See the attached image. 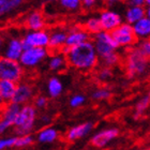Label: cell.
I'll use <instances>...</instances> for the list:
<instances>
[{
  "label": "cell",
  "instance_id": "39",
  "mask_svg": "<svg viewBox=\"0 0 150 150\" xmlns=\"http://www.w3.org/2000/svg\"><path fill=\"white\" fill-rule=\"evenodd\" d=\"M146 17H148V18L150 19V8L146 9Z\"/></svg>",
  "mask_w": 150,
  "mask_h": 150
},
{
  "label": "cell",
  "instance_id": "28",
  "mask_svg": "<svg viewBox=\"0 0 150 150\" xmlns=\"http://www.w3.org/2000/svg\"><path fill=\"white\" fill-rule=\"evenodd\" d=\"M59 4L62 9L67 11H76L81 6V2L79 0H60Z\"/></svg>",
  "mask_w": 150,
  "mask_h": 150
},
{
  "label": "cell",
  "instance_id": "33",
  "mask_svg": "<svg viewBox=\"0 0 150 150\" xmlns=\"http://www.w3.org/2000/svg\"><path fill=\"white\" fill-rule=\"evenodd\" d=\"M138 48L141 50L142 53L144 54V56L149 60L150 59V39L145 40V41H141V43L138 45Z\"/></svg>",
  "mask_w": 150,
  "mask_h": 150
},
{
  "label": "cell",
  "instance_id": "11",
  "mask_svg": "<svg viewBox=\"0 0 150 150\" xmlns=\"http://www.w3.org/2000/svg\"><path fill=\"white\" fill-rule=\"evenodd\" d=\"M99 19L101 22L103 31L110 32V33L114 30H116L123 23L120 14H118V13L112 11V10H103V11H101L100 15H99Z\"/></svg>",
  "mask_w": 150,
  "mask_h": 150
},
{
  "label": "cell",
  "instance_id": "24",
  "mask_svg": "<svg viewBox=\"0 0 150 150\" xmlns=\"http://www.w3.org/2000/svg\"><path fill=\"white\" fill-rule=\"evenodd\" d=\"M84 28L89 35H97L100 32L103 31L99 17H90V18H88L86 21V23H85Z\"/></svg>",
  "mask_w": 150,
  "mask_h": 150
},
{
  "label": "cell",
  "instance_id": "15",
  "mask_svg": "<svg viewBox=\"0 0 150 150\" xmlns=\"http://www.w3.org/2000/svg\"><path fill=\"white\" fill-rule=\"evenodd\" d=\"M89 33H88L85 28H73L70 32H68V38H67L66 46L68 47H74L77 46L79 44H83L85 42H88L89 40Z\"/></svg>",
  "mask_w": 150,
  "mask_h": 150
},
{
  "label": "cell",
  "instance_id": "16",
  "mask_svg": "<svg viewBox=\"0 0 150 150\" xmlns=\"http://www.w3.org/2000/svg\"><path fill=\"white\" fill-rule=\"evenodd\" d=\"M92 128H93L92 122H84L81 125H74L67 132L66 137L69 142H74L78 138H83L89 134Z\"/></svg>",
  "mask_w": 150,
  "mask_h": 150
},
{
  "label": "cell",
  "instance_id": "29",
  "mask_svg": "<svg viewBox=\"0 0 150 150\" xmlns=\"http://www.w3.org/2000/svg\"><path fill=\"white\" fill-rule=\"evenodd\" d=\"M35 142V137L31 134L27 135H22L17 137V142H16V147L17 148H25L28 147Z\"/></svg>",
  "mask_w": 150,
  "mask_h": 150
},
{
  "label": "cell",
  "instance_id": "23",
  "mask_svg": "<svg viewBox=\"0 0 150 150\" xmlns=\"http://www.w3.org/2000/svg\"><path fill=\"white\" fill-rule=\"evenodd\" d=\"M63 91V85L56 76L50 77L47 81V93L52 98H58Z\"/></svg>",
  "mask_w": 150,
  "mask_h": 150
},
{
  "label": "cell",
  "instance_id": "8",
  "mask_svg": "<svg viewBox=\"0 0 150 150\" xmlns=\"http://www.w3.org/2000/svg\"><path fill=\"white\" fill-rule=\"evenodd\" d=\"M24 53L22 39L18 37H9L2 43L1 47V57L14 61H19Z\"/></svg>",
  "mask_w": 150,
  "mask_h": 150
},
{
  "label": "cell",
  "instance_id": "12",
  "mask_svg": "<svg viewBox=\"0 0 150 150\" xmlns=\"http://www.w3.org/2000/svg\"><path fill=\"white\" fill-rule=\"evenodd\" d=\"M119 135V130L116 128H107L101 130L91 137L90 143L97 148H104Z\"/></svg>",
  "mask_w": 150,
  "mask_h": 150
},
{
  "label": "cell",
  "instance_id": "2",
  "mask_svg": "<svg viewBox=\"0 0 150 150\" xmlns=\"http://www.w3.org/2000/svg\"><path fill=\"white\" fill-rule=\"evenodd\" d=\"M127 75L130 78H134L136 76L144 74L148 69V59L144 56L138 47H134L129 50L127 61Z\"/></svg>",
  "mask_w": 150,
  "mask_h": 150
},
{
  "label": "cell",
  "instance_id": "3",
  "mask_svg": "<svg viewBox=\"0 0 150 150\" xmlns=\"http://www.w3.org/2000/svg\"><path fill=\"white\" fill-rule=\"evenodd\" d=\"M35 121H37V108L35 105L27 104L22 106V110L19 112V115L16 119L15 125V132L19 136L22 135L30 134V132L35 129Z\"/></svg>",
  "mask_w": 150,
  "mask_h": 150
},
{
  "label": "cell",
  "instance_id": "13",
  "mask_svg": "<svg viewBox=\"0 0 150 150\" xmlns=\"http://www.w3.org/2000/svg\"><path fill=\"white\" fill-rule=\"evenodd\" d=\"M35 94V90L30 84L25 83V81H21L17 84V88L15 91V96L13 98V103L24 106L27 105L28 102L31 101V99L33 98Z\"/></svg>",
  "mask_w": 150,
  "mask_h": 150
},
{
  "label": "cell",
  "instance_id": "21",
  "mask_svg": "<svg viewBox=\"0 0 150 150\" xmlns=\"http://www.w3.org/2000/svg\"><path fill=\"white\" fill-rule=\"evenodd\" d=\"M133 29L137 40L145 41L150 39V19L148 17H145L134 24Z\"/></svg>",
  "mask_w": 150,
  "mask_h": 150
},
{
  "label": "cell",
  "instance_id": "9",
  "mask_svg": "<svg viewBox=\"0 0 150 150\" xmlns=\"http://www.w3.org/2000/svg\"><path fill=\"white\" fill-rule=\"evenodd\" d=\"M48 54V48H29L24 50L19 59V63L22 64L23 68L32 69L39 66L45 58H47Z\"/></svg>",
  "mask_w": 150,
  "mask_h": 150
},
{
  "label": "cell",
  "instance_id": "37",
  "mask_svg": "<svg viewBox=\"0 0 150 150\" xmlns=\"http://www.w3.org/2000/svg\"><path fill=\"white\" fill-rule=\"evenodd\" d=\"M39 120H40L41 125H48V123H50V121H52V118H50V116H48V115H42V116H40Z\"/></svg>",
  "mask_w": 150,
  "mask_h": 150
},
{
  "label": "cell",
  "instance_id": "17",
  "mask_svg": "<svg viewBox=\"0 0 150 150\" xmlns=\"http://www.w3.org/2000/svg\"><path fill=\"white\" fill-rule=\"evenodd\" d=\"M17 84L10 81H1L0 79V101L2 104H9L13 101L15 96Z\"/></svg>",
  "mask_w": 150,
  "mask_h": 150
},
{
  "label": "cell",
  "instance_id": "42",
  "mask_svg": "<svg viewBox=\"0 0 150 150\" xmlns=\"http://www.w3.org/2000/svg\"><path fill=\"white\" fill-rule=\"evenodd\" d=\"M148 96H149V98H150V91H149V93H148Z\"/></svg>",
  "mask_w": 150,
  "mask_h": 150
},
{
  "label": "cell",
  "instance_id": "40",
  "mask_svg": "<svg viewBox=\"0 0 150 150\" xmlns=\"http://www.w3.org/2000/svg\"><path fill=\"white\" fill-rule=\"evenodd\" d=\"M146 6L147 8H150V0H146Z\"/></svg>",
  "mask_w": 150,
  "mask_h": 150
},
{
  "label": "cell",
  "instance_id": "31",
  "mask_svg": "<svg viewBox=\"0 0 150 150\" xmlns=\"http://www.w3.org/2000/svg\"><path fill=\"white\" fill-rule=\"evenodd\" d=\"M16 136H9V137H3L0 139V150H6L9 148L16 147Z\"/></svg>",
  "mask_w": 150,
  "mask_h": 150
},
{
  "label": "cell",
  "instance_id": "20",
  "mask_svg": "<svg viewBox=\"0 0 150 150\" xmlns=\"http://www.w3.org/2000/svg\"><path fill=\"white\" fill-rule=\"evenodd\" d=\"M67 64H68L67 57L62 53H60V52L52 54L50 58H48V61H47L48 69L50 71H54V72H58V71L66 69Z\"/></svg>",
  "mask_w": 150,
  "mask_h": 150
},
{
  "label": "cell",
  "instance_id": "1",
  "mask_svg": "<svg viewBox=\"0 0 150 150\" xmlns=\"http://www.w3.org/2000/svg\"><path fill=\"white\" fill-rule=\"evenodd\" d=\"M66 57L68 64L79 71H89L93 69L100 60L92 41L71 47Z\"/></svg>",
  "mask_w": 150,
  "mask_h": 150
},
{
  "label": "cell",
  "instance_id": "26",
  "mask_svg": "<svg viewBox=\"0 0 150 150\" xmlns=\"http://www.w3.org/2000/svg\"><path fill=\"white\" fill-rule=\"evenodd\" d=\"M150 105V98L149 96H145L141 99V100L137 101V103L135 105V114H134V118L138 119L139 117H142V115L144 114L147 108Z\"/></svg>",
  "mask_w": 150,
  "mask_h": 150
},
{
  "label": "cell",
  "instance_id": "10",
  "mask_svg": "<svg viewBox=\"0 0 150 150\" xmlns=\"http://www.w3.org/2000/svg\"><path fill=\"white\" fill-rule=\"evenodd\" d=\"M21 110H22V106L13 102L4 105L1 114V120H0V133H4L11 128H14Z\"/></svg>",
  "mask_w": 150,
  "mask_h": 150
},
{
  "label": "cell",
  "instance_id": "19",
  "mask_svg": "<svg viewBox=\"0 0 150 150\" xmlns=\"http://www.w3.org/2000/svg\"><path fill=\"white\" fill-rule=\"evenodd\" d=\"M26 26L28 27L31 31H39V30H44L45 27V21L42 15V13L39 11H32L27 15L25 19Z\"/></svg>",
  "mask_w": 150,
  "mask_h": 150
},
{
  "label": "cell",
  "instance_id": "7",
  "mask_svg": "<svg viewBox=\"0 0 150 150\" xmlns=\"http://www.w3.org/2000/svg\"><path fill=\"white\" fill-rule=\"evenodd\" d=\"M112 35L114 38V40L116 41L118 47L133 46L137 41V38L134 33L133 26L125 22L122 23L116 30H114L112 32Z\"/></svg>",
  "mask_w": 150,
  "mask_h": 150
},
{
  "label": "cell",
  "instance_id": "25",
  "mask_svg": "<svg viewBox=\"0 0 150 150\" xmlns=\"http://www.w3.org/2000/svg\"><path fill=\"white\" fill-rule=\"evenodd\" d=\"M22 4L21 0H1L0 1V15H6L13 12Z\"/></svg>",
  "mask_w": 150,
  "mask_h": 150
},
{
  "label": "cell",
  "instance_id": "14",
  "mask_svg": "<svg viewBox=\"0 0 150 150\" xmlns=\"http://www.w3.org/2000/svg\"><path fill=\"white\" fill-rule=\"evenodd\" d=\"M67 33L63 29H54L50 33V44H48V50L53 53H58V50L61 52L67 43Z\"/></svg>",
  "mask_w": 150,
  "mask_h": 150
},
{
  "label": "cell",
  "instance_id": "35",
  "mask_svg": "<svg viewBox=\"0 0 150 150\" xmlns=\"http://www.w3.org/2000/svg\"><path fill=\"white\" fill-rule=\"evenodd\" d=\"M47 105V98L44 96H38L35 99V108H44Z\"/></svg>",
  "mask_w": 150,
  "mask_h": 150
},
{
  "label": "cell",
  "instance_id": "22",
  "mask_svg": "<svg viewBox=\"0 0 150 150\" xmlns=\"http://www.w3.org/2000/svg\"><path fill=\"white\" fill-rule=\"evenodd\" d=\"M58 131L56 129L45 127L37 133V141L41 144H52L58 139Z\"/></svg>",
  "mask_w": 150,
  "mask_h": 150
},
{
  "label": "cell",
  "instance_id": "18",
  "mask_svg": "<svg viewBox=\"0 0 150 150\" xmlns=\"http://www.w3.org/2000/svg\"><path fill=\"white\" fill-rule=\"evenodd\" d=\"M146 9L145 6H130L128 9L125 10V23H128L130 25H134L141 19L146 17Z\"/></svg>",
  "mask_w": 150,
  "mask_h": 150
},
{
  "label": "cell",
  "instance_id": "4",
  "mask_svg": "<svg viewBox=\"0 0 150 150\" xmlns=\"http://www.w3.org/2000/svg\"><path fill=\"white\" fill-rule=\"evenodd\" d=\"M24 75V68L19 61H14L6 58L0 59V79L1 81H10L18 84L22 81Z\"/></svg>",
  "mask_w": 150,
  "mask_h": 150
},
{
  "label": "cell",
  "instance_id": "38",
  "mask_svg": "<svg viewBox=\"0 0 150 150\" xmlns=\"http://www.w3.org/2000/svg\"><path fill=\"white\" fill-rule=\"evenodd\" d=\"M130 6H144L146 4V0H131L130 1Z\"/></svg>",
  "mask_w": 150,
  "mask_h": 150
},
{
  "label": "cell",
  "instance_id": "27",
  "mask_svg": "<svg viewBox=\"0 0 150 150\" xmlns=\"http://www.w3.org/2000/svg\"><path fill=\"white\" fill-rule=\"evenodd\" d=\"M112 96V92L108 88H98L91 93V99L94 101H105L110 99Z\"/></svg>",
  "mask_w": 150,
  "mask_h": 150
},
{
  "label": "cell",
  "instance_id": "6",
  "mask_svg": "<svg viewBox=\"0 0 150 150\" xmlns=\"http://www.w3.org/2000/svg\"><path fill=\"white\" fill-rule=\"evenodd\" d=\"M24 50L29 48H48L50 44V33L46 30L31 31L29 30L22 38Z\"/></svg>",
  "mask_w": 150,
  "mask_h": 150
},
{
  "label": "cell",
  "instance_id": "36",
  "mask_svg": "<svg viewBox=\"0 0 150 150\" xmlns=\"http://www.w3.org/2000/svg\"><path fill=\"white\" fill-rule=\"evenodd\" d=\"M96 4V1L94 0H84L81 1V6H84L85 9H91L92 6Z\"/></svg>",
  "mask_w": 150,
  "mask_h": 150
},
{
  "label": "cell",
  "instance_id": "34",
  "mask_svg": "<svg viewBox=\"0 0 150 150\" xmlns=\"http://www.w3.org/2000/svg\"><path fill=\"white\" fill-rule=\"evenodd\" d=\"M112 77V70L110 68H103L98 73V78L101 81H107Z\"/></svg>",
  "mask_w": 150,
  "mask_h": 150
},
{
  "label": "cell",
  "instance_id": "5",
  "mask_svg": "<svg viewBox=\"0 0 150 150\" xmlns=\"http://www.w3.org/2000/svg\"><path fill=\"white\" fill-rule=\"evenodd\" d=\"M92 42H93L97 54L100 59L107 56V55L116 53V50L118 48V45L116 43V41L114 40L110 32H100L99 35H94Z\"/></svg>",
  "mask_w": 150,
  "mask_h": 150
},
{
  "label": "cell",
  "instance_id": "30",
  "mask_svg": "<svg viewBox=\"0 0 150 150\" xmlns=\"http://www.w3.org/2000/svg\"><path fill=\"white\" fill-rule=\"evenodd\" d=\"M100 60L105 66V68H110V67L115 66V64H117L119 62V55L116 52V53H112L110 55H107V56L101 58Z\"/></svg>",
  "mask_w": 150,
  "mask_h": 150
},
{
  "label": "cell",
  "instance_id": "41",
  "mask_svg": "<svg viewBox=\"0 0 150 150\" xmlns=\"http://www.w3.org/2000/svg\"><path fill=\"white\" fill-rule=\"evenodd\" d=\"M144 150H150V148H147V149H144Z\"/></svg>",
  "mask_w": 150,
  "mask_h": 150
},
{
  "label": "cell",
  "instance_id": "32",
  "mask_svg": "<svg viewBox=\"0 0 150 150\" xmlns=\"http://www.w3.org/2000/svg\"><path fill=\"white\" fill-rule=\"evenodd\" d=\"M85 101H86V97H85L84 94L78 93V94H74V96L71 97V99L69 101V104L72 108H77V107H81L85 103Z\"/></svg>",
  "mask_w": 150,
  "mask_h": 150
}]
</instances>
